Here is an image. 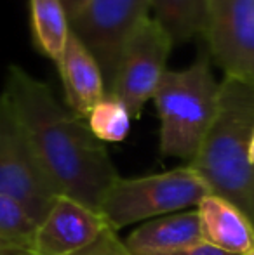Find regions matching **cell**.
<instances>
[{
	"label": "cell",
	"mask_w": 254,
	"mask_h": 255,
	"mask_svg": "<svg viewBox=\"0 0 254 255\" xmlns=\"http://www.w3.org/2000/svg\"><path fill=\"white\" fill-rule=\"evenodd\" d=\"M220 84L209 56L188 68L167 70L153 94L160 118V153L190 161L197 156L218 111Z\"/></svg>",
	"instance_id": "3"
},
{
	"label": "cell",
	"mask_w": 254,
	"mask_h": 255,
	"mask_svg": "<svg viewBox=\"0 0 254 255\" xmlns=\"http://www.w3.org/2000/svg\"><path fill=\"white\" fill-rule=\"evenodd\" d=\"M197 214L204 242L237 255L254 252V224L237 205L211 193L197 205Z\"/></svg>",
	"instance_id": "11"
},
{
	"label": "cell",
	"mask_w": 254,
	"mask_h": 255,
	"mask_svg": "<svg viewBox=\"0 0 254 255\" xmlns=\"http://www.w3.org/2000/svg\"><path fill=\"white\" fill-rule=\"evenodd\" d=\"M108 229L110 224L101 212L61 195L38 222L30 254L75 255Z\"/></svg>",
	"instance_id": "9"
},
{
	"label": "cell",
	"mask_w": 254,
	"mask_h": 255,
	"mask_svg": "<svg viewBox=\"0 0 254 255\" xmlns=\"http://www.w3.org/2000/svg\"><path fill=\"white\" fill-rule=\"evenodd\" d=\"M3 255H31V254L26 252V250H10V252H7Z\"/></svg>",
	"instance_id": "21"
},
{
	"label": "cell",
	"mask_w": 254,
	"mask_h": 255,
	"mask_svg": "<svg viewBox=\"0 0 254 255\" xmlns=\"http://www.w3.org/2000/svg\"><path fill=\"white\" fill-rule=\"evenodd\" d=\"M56 66L68 110L85 120L92 108L108 92L101 66L73 33H70L66 47Z\"/></svg>",
	"instance_id": "10"
},
{
	"label": "cell",
	"mask_w": 254,
	"mask_h": 255,
	"mask_svg": "<svg viewBox=\"0 0 254 255\" xmlns=\"http://www.w3.org/2000/svg\"><path fill=\"white\" fill-rule=\"evenodd\" d=\"M249 160H251V163L254 167V134H253V139H251V148H249Z\"/></svg>",
	"instance_id": "20"
},
{
	"label": "cell",
	"mask_w": 254,
	"mask_h": 255,
	"mask_svg": "<svg viewBox=\"0 0 254 255\" xmlns=\"http://www.w3.org/2000/svg\"><path fill=\"white\" fill-rule=\"evenodd\" d=\"M254 134V84L225 77L218 111L197 156L188 165L211 193L237 205L254 224V167L249 148Z\"/></svg>",
	"instance_id": "2"
},
{
	"label": "cell",
	"mask_w": 254,
	"mask_h": 255,
	"mask_svg": "<svg viewBox=\"0 0 254 255\" xmlns=\"http://www.w3.org/2000/svg\"><path fill=\"white\" fill-rule=\"evenodd\" d=\"M173 47L171 35L153 16L146 17L129 38L108 92L126 104L132 118H138L153 99Z\"/></svg>",
	"instance_id": "7"
},
{
	"label": "cell",
	"mask_w": 254,
	"mask_h": 255,
	"mask_svg": "<svg viewBox=\"0 0 254 255\" xmlns=\"http://www.w3.org/2000/svg\"><path fill=\"white\" fill-rule=\"evenodd\" d=\"M204 242L199 214L195 210L176 212L145 222L127 236L126 247L136 255L169 252Z\"/></svg>",
	"instance_id": "12"
},
{
	"label": "cell",
	"mask_w": 254,
	"mask_h": 255,
	"mask_svg": "<svg viewBox=\"0 0 254 255\" xmlns=\"http://www.w3.org/2000/svg\"><path fill=\"white\" fill-rule=\"evenodd\" d=\"M249 255H254V252H253V254H249Z\"/></svg>",
	"instance_id": "23"
},
{
	"label": "cell",
	"mask_w": 254,
	"mask_h": 255,
	"mask_svg": "<svg viewBox=\"0 0 254 255\" xmlns=\"http://www.w3.org/2000/svg\"><path fill=\"white\" fill-rule=\"evenodd\" d=\"M2 96L58 195L99 212L103 196L119 174L87 122L64 108L47 84L17 64L9 66Z\"/></svg>",
	"instance_id": "1"
},
{
	"label": "cell",
	"mask_w": 254,
	"mask_h": 255,
	"mask_svg": "<svg viewBox=\"0 0 254 255\" xmlns=\"http://www.w3.org/2000/svg\"><path fill=\"white\" fill-rule=\"evenodd\" d=\"M63 7L68 14V19H71L73 16H77L82 9L89 3V0H61Z\"/></svg>",
	"instance_id": "19"
},
{
	"label": "cell",
	"mask_w": 254,
	"mask_h": 255,
	"mask_svg": "<svg viewBox=\"0 0 254 255\" xmlns=\"http://www.w3.org/2000/svg\"><path fill=\"white\" fill-rule=\"evenodd\" d=\"M202 37L225 77L254 84V0H209Z\"/></svg>",
	"instance_id": "8"
},
{
	"label": "cell",
	"mask_w": 254,
	"mask_h": 255,
	"mask_svg": "<svg viewBox=\"0 0 254 255\" xmlns=\"http://www.w3.org/2000/svg\"><path fill=\"white\" fill-rule=\"evenodd\" d=\"M38 222L23 203L0 195V243L17 250L31 252Z\"/></svg>",
	"instance_id": "16"
},
{
	"label": "cell",
	"mask_w": 254,
	"mask_h": 255,
	"mask_svg": "<svg viewBox=\"0 0 254 255\" xmlns=\"http://www.w3.org/2000/svg\"><path fill=\"white\" fill-rule=\"evenodd\" d=\"M146 255H237V254L225 252V250L218 249V247L211 245V243L200 242L195 243V245L183 247V249L169 250V252H159V254H146Z\"/></svg>",
	"instance_id": "18"
},
{
	"label": "cell",
	"mask_w": 254,
	"mask_h": 255,
	"mask_svg": "<svg viewBox=\"0 0 254 255\" xmlns=\"http://www.w3.org/2000/svg\"><path fill=\"white\" fill-rule=\"evenodd\" d=\"M211 195L209 186L192 165L145 177H119L103 196L99 212L110 228H122L195 207Z\"/></svg>",
	"instance_id": "4"
},
{
	"label": "cell",
	"mask_w": 254,
	"mask_h": 255,
	"mask_svg": "<svg viewBox=\"0 0 254 255\" xmlns=\"http://www.w3.org/2000/svg\"><path fill=\"white\" fill-rule=\"evenodd\" d=\"M75 255H136L126 247L124 240L119 238V233L112 228L105 231L92 245L84 249L82 252Z\"/></svg>",
	"instance_id": "17"
},
{
	"label": "cell",
	"mask_w": 254,
	"mask_h": 255,
	"mask_svg": "<svg viewBox=\"0 0 254 255\" xmlns=\"http://www.w3.org/2000/svg\"><path fill=\"white\" fill-rule=\"evenodd\" d=\"M33 45L42 56L58 63L70 38V19L61 0H28Z\"/></svg>",
	"instance_id": "13"
},
{
	"label": "cell",
	"mask_w": 254,
	"mask_h": 255,
	"mask_svg": "<svg viewBox=\"0 0 254 255\" xmlns=\"http://www.w3.org/2000/svg\"><path fill=\"white\" fill-rule=\"evenodd\" d=\"M150 10V0H89L70 19L71 33L96 57L108 89L124 47L139 24L152 16Z\"/></svg>",
	"instance_id": "6"
},
{
	"label": "cell",
	"mask_w": 254,
	"mask_h": 255,
	"mask_svg": "<svg viewBox=\"0 0 254 255\" xmlns=\"http://www.w3.org/2000/svg\"><path fill=\"white\" fill-rule=\"evenodd\" d=\"M10 250H17V249H12V247H7V245H3V243H0V255L10 252Z\"/></svg>",
	"instance_id": "22"
},
{
	"label": "cell",
	"mask_w": 254,
	"mask_h": 255,
	"mask_svg": "<svg viewBox=\"0 0 254 255\" xmlns=\"http://www.w3.org/2000/svg\"><path fill=\"white\" fill-rule=\"evenodd\" d=\"M0 195L24 205L40 222L58 198L26 134L9 103L0 94Z\"/></svg>",
	"instance_id": "5"
},
{
	"label": "cell",
	"mask_w": 254,
	"mask_h": 255,
	"mask_svg": "<svg viewBox=\"0 0 254 255\" xmlns=\"http://www.w3.org/2000/svg\"><path fill=\"white\" fill-rule=\"evenodd\" d=\"M131 120L132 115L127 106L110 92H106L105 98L92 108L85 118L94 137L99 139L103 144L122 142L129 134Z\"/></svg>",
	"instance_id": "15"
},
{
	"label": "cell",
	"mask_w": 254,
	"mask_h": 255,
	"mask_svg": "<svg viewBox=\"0 0 254 255\" xmlns=\"http://www.w3.org/2000/svg\"><path fill=\"white\" fill-rule=\"evenodd\" d=\"M153 17L171 35L174 45L202 35L209 0H150Z\"/></svg>",
	"instance_id": "14"
}]
</instances>
